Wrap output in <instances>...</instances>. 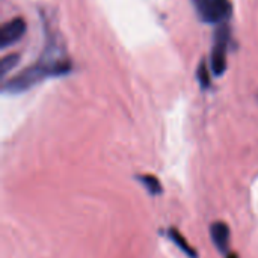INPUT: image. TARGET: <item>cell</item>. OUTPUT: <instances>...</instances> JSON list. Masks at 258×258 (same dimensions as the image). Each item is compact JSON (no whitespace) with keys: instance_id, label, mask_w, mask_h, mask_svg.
Segmentation results:
<instances>
[{"instance_id":"obj_1","label":"cell","mask_w":258,"mask_h":258,"mask_svg":"<svg viewBox=\"0 0 258 258\" xmlns=\"http://www.w3.org/2000/svg\"><path fill=\"white\" fill-rule=\"evenodd\" d=\"M71 71V63L65 59H51L50 56H42L41 60L35 65H30L23 73L12 77L5 83L3 91L8 94H20L29 91L32 86L38 85L47 77H57L68 74Z\"/></svg>"},{"instance_id":"obj_2","label":"cell","mask_w":258,"mask_h":258,"mask_svg":"<svg viewBox=\"0 0 258 258\" xmlns=\"http://www.w3.org/2000/svg\"><path fill=\"white\" fill-rule=\"evenodd\" d=\"M197 14L204 23L224 24L231 15L230 0H192Z\"/></svg>"},{"instance_id":"obj_3","label":"cell","mask_w":258,"mask_h":258,"mask_svg":"<svg viewBox=\"0 0 258 258\" xmlns=\"http://www.w3.org/2000/svg\"><path fill=\"white\" fill-rule=\"evenodd\" d=\"M230 29L224 23L218 27L215 44L212 50V71L216 76H222L227 70V50L230 45Z\"/></svg>"},{"instance_id":"obj_4","label":"cell","mask_w":258,"mask_h":258,"mask_svg":"<svg viewBox=\"0 0 258 258\" xmlns=\"http://www.w3.org/2000/svg\"><path fill=\"white\" fill-rule=\"evenodd\" d=\"M26 33V21L21 17L12 18L8 23L3 24L0 30V47L6 48L15 42H18L23 35Z\"/></svg>"},{"instance_id":"obj_5","label":"cell","mask_w":258,"mask_h":258,"mask_svg":"<svg viewBox=\"0 0 258 258\" xmlns=\"http://www.w3.org/2000/svg\"><path fill=\"white\" fill-rule=\"evenodd\" d=\"M210 236L216 246V249L222 254H228V243H230V228L225 222L216 221L210 227Z\"/></svg>"},{"instance_id":"obj_6","label":"cell","mask_w":258,"mask_h":258,"mask_svg":"<svg viewBox=\"0 0 258 258\" xmlns=\"http://www.w3.org/2000/svg\"><path fill=\"white\" fill-rule=\"evenodd\" d=\"M168 237L187 255L189 258H198V252L189 245V242L184 239V236L177 230V228H174V227H171L169 230H168Z\"/></svg>"},{"instance_id":"obj_7","label":"cell","mask_w":258,"mask_h":258,"mask_svg":"<svg viewBox=\"0 0 258 258\" xmlns=\"http://www.w3.org/2000/svg\"><path fill=\"white\" fill-rule=\"evenodd\" d=\"M138 180L142 183V186L151 194V195H160L163 187H162V183L160 180L156 177V175H151V174H142L138 177Z\"/></svg>"},{"instance_id":"obj_8","label":"cell","mask_w":258,"mask_h":258,"mask_svg":"<svg viewBox=\"0 0 258 258\" xmlns=\"http://www.w3.org/2000/svg\"><path fill=\"white\" fill-rule=\"evenodd\" d=\"M20 62V54L14 53V54H8L2 59V63H0V71H2V76L5 77L9 71H12V68H15V65Z\"/></svg>"},{"instance_id":"obj_9","label":"cell","mask_w":258,"mask_h":258,"mask_svg":"<svg viewBox=\"0 0 258 258\" xmlns=\"http://www.w3.org/2000/svg\"><path fill=\"white\" fill-rule=\"evenodd\" d=\"M197 77H198V80H200V83H201V86H203L204 89L210 86V71H209V68H207L206 60H203V62L200 63L198 71H197Z\"/></svg>"},{"instance_id":"obj_10","label":"cell","mask_w":258,"mask_h":258,"mask_svg":"<svg viewBox=\"0 0 258 258\" xmlns=\"http://www.w3.org/2000/svg\"><path fill=\"white\" fill-rule=\"evenodd\" d=\"M227 258H239V255L236 252H228L227 254Z\"/></svg>"}]
</instances>
